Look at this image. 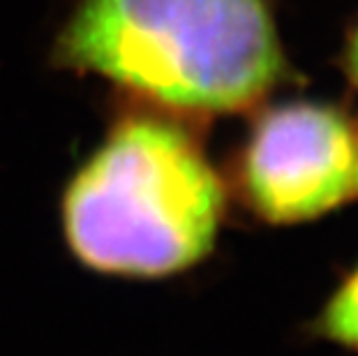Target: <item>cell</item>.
Masks as SVG:
<instances>
[{
  "mask_svg": "<svg viewBox=\"0 0 358 356\" xmlns=\"http://www.w3.org/2000/svg\"><path fill=\"white\" fill-rule=\"evenodd\" d=\"M58 58L192 113L250 109L287 74L266 0H81Z\"/></svg>",
  "mask_w": 358,
  "mask_h": 356,
  "instance_id": "obj_1",
  "label": "cell"
},
{
  "mask_svg": "<svg viewBox=\"0 0 358 356\" xmlns=\"http://www.w3.org/2000/svg\"><path fill=\"white\" fill-rule=\"evenodd\" d=\"M224 190L178 125L129 118L67 187L72 252L102 273L162 278L201 262L215 243Z\"/></svg>",
  "mask_w": 358,
  "mask_h": 356,
  "instance_id": "obj_2",
  "label": "cell"
},
{
  "mask_svg": "<svg viewBox=\"0 0 358 356\" xmlns=\"http://www.w3.org/2000/svg\"><path fill=\"white\" fill-rule=\"evenodd\" d=\"M358 132L340 109L287 102L264 111L241 157L243 194L259 218L296 225L356 192Z\"/></svg>",
  "mask_w": 358,
  "mask_h": 356,
  "instance_id": "obj_3",
  "label": "cell"
},
{
  "mask_svg": "<svg viewBox=\"0 0 358 356\" xmlns=\"http://www.w3.org/2000/svg\"><path fill=\"white\" fill-rule=\"evenodd\" d=\"M312 333L358 352V266L326 301L322 313L312 322Z\"/></svg>",
  "mask_w": 358,
  "mask_h": 356,
  "instance_id": "obj_4",
  "label": "cell"
},
{
  "mask_svg": "<svg viewBox=\"0 0 358 356\" xmlns=\"http://www.w3.org/2000/svg\"><path fill=\"white\" fill-rule=\"evenodd\" d=\"M342 67H345L347 79L352 81V86L358 88V24L349 30L345 54H342Z\"/></svg>",
  "mask_w": 358,
  "mask_h": 356,
  "instance_id": "obj_5",
  "label": "cell"
},
{
  "mask_svg": "<svg viewBox=\"0 0 358 356\" xmlns=\"http://www.w3.org/2000/svg\"><path fill=\"white\" fill-rule=\"evenodd\" d=\"M356 192H358V166H356Z\"/></svg>",
  "mask_w": 358,
  "mask_h": 356,
  "instance_id": "obj_6",
  "label": "cell"
}]
</instances>
